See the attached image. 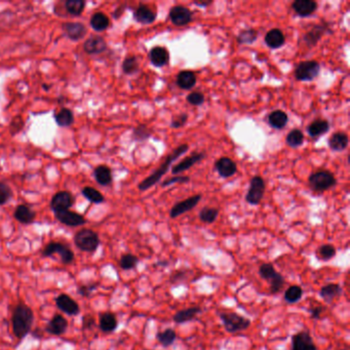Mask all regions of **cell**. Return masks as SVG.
<instances>
[{"label": "cell", "instance_id": "6da1fadb", "mask_svg": "<svg viewBox=\"0 0 350 350\" xmlns=\"http://www.w3.org/2000/svg\"><path fill=\"white\" fill-rule=\"evenodd\" d=\"M34 322L33 310L25 303H19L13 312V332L19 340L24 339L31 331Z\"/></svg>", "mask_w": 350, "mask_h": 350}, {"label": "cell", "instance_id": "7a4b0ae2", "mask_svg": "<svg viewBox=\"0 0 350 350\" xmlns=\"http://www.w3.org/2000/svg\"><path fill=\"white\" fill-rule=\"evenodd\" d=\"M189 146L187 144H182L180 146H178L176 149H174L170 154H168L165 158V160L163 161V163L152 173L148 178H146L145 180L142 181V183L139 184V189L141 191L147 190L150 187H152L153 185H155L163 176V174L167 171V169L169 168L170 164L176 160L179 156H181L182 154H184L187 150H188Z\"/></svg>", "mask_w": 350, "mask_h": 350}, {"label": "cell", "instance_id": "3957f363", "mask_svg": "<svg viewBox=\"0 0 350 350\" xmlns=\"http://www.w3.org/2000/svg\"><path fill=\"white\" fill-rule=\"evenodd\" d=\"M74 243L81 252L94 253L100 246V237L92 229H82L75 234Z\"/></svg>", "mask_w": 350, "mask_h": 350}, {"label": "cell", "instance_id": "277c9868", "mask_svg": "<svg viewBox=\"0 0 350 350\" xmlns=\"http://www.w3.org/2000/svg\"><path fill=\"white\" fill-rule=\"evenodd\" d=\"M259 274L262 278L269 282L271 294H277L283 290L285 286V278L279 272H277L274 269L272 264L270 263L262 264L259 267Z\"/></svg>", "mask_w": 350, "mask_h": 350}, {"label": "cell", "instance_id": "5b68a950", "mask_svg": "<svg viewBox=\"0 0 350 350\" xmlns=\"http://www.w3.org/2000/svg\"><path fill=\"white\" fill-rule=\"evenodd\" d=\"M219 317H220L225 330L230 334L244 331L251 326V321L249 319L234 312H220Z\"/></svg>", "mask_w": 350, "mask_h": 350}, {"label": "cell", "instance_id": "8992f818", "mask_svg": "<svg viewBox=\"0 0 350 350\" xmlns=\"http://www.w3.org/2000/svg\"><path fill=\"white\" fill-rule=\"evenodd\" d=\"M55 255H60L61 262L65 265L71 264L74 261V253L71 251V249L61 242L57 241H52L46 246V248L42 250V257L49 258L53 257Z\"/></svg>", "mask_w": 350, "mask_h": 350}, {"label": "cell", "instance_id": "52a82bcc", "mask_svg": "<svg viewBox=\"0 0 350 350\" xmlns=\"http://www.w3.org/2000/svg\"><path fill=\"white\" fill-rule=\"evenodd\" d=\"M308 183L312 190L323 192L336 185V178L329 170H320L311 174Z\"/></svg>", "mask_w": 350, "mask_h": 350}, {"label": "cell", "instance_id": "ba28073f", "mask_svg": "<svg viewBox=\"0 0 350 350\" xmlns=\"http://www.w3.org/2000/svg\"><path fill=\"white\" fill-rule=\"evenodd\" d=\"M320 70L321 66L317 61H304L297 66L295 76L299 81H311L319 76Z\"/></svg>", "mask_w": 350, "mask_h": 350}, {"label": "cell", "instance_id": "9c48e42d", "mask_svg": "<svg viewBox=\"0 0 350 350\" xmlns=\"http://www.w3.org/2000/svg\"><path fill=\"white\" fill-rule=\"evenodd\" d=\"M265 193V182L263 178L256 176L250 182V188L247 194V201L252 205H257L261 202Z\"/></svg>", "mask_w": 350, "mask_h": 350}, {"label": "cell", "instance_id": "30bf717a", "mask_svg": "<svg viewBox=\"0 0 350 350\" xmlns=\"http://www.w3.org/2000/svg\"><path fill=\"white\" fill-rule=\"evenodd\" d=\"M57 308L70 317L79 314L80 307L78 303L67 294H61L56 298Z\"/></svg>", "mask_w": 350, "mask_h": 350}, {"label": "cell", "instance_id": "8fae6325", "mask_svg": "<svg viewBox=\"0 0 350 350\" xmlns=\"http://www.w3.org/2000/svg\"><path fill=\"white\" fill-rule=\"evenodd\" d=\"M292 350H318L311 335L301 331L292 337Z\"/></svg>", "mask_w": 350, "mask_h": 350}, {"label": "cell", "instance_id": "7c38bea8", "mask_svg": "<svg viewBox=\"0 0 350 350\" xmlns=\"http://www.w3.org/2000/svg\"><path fill=\"white\" fill-rule=\"evenodd\" d=\"M169 19L174 26L183 27L192 21V13L189 9L183 6H177L171 8L169 12Z\"/></svg>", "mask_w": 350, "mask_h": 350}, {"label": "cell", "instance_id": "4fadbf2b", "mask_svg": "<svg viewBox=\"0 0 350 350\" xmlns=\"http://www.w3.org/2000/svg\"><path fill=\"white\" fill-rule=\"evenodd\" d=\"M56 219L64 225H67L69 227H76V226H81L86 223L85 218L75 212H72L70 209L66 211H61L55 213Z\"/></svg>", "mask_w": 350, "mask_h": 350}, {"label": "cell", "instance_id": "5bb4252c", "mask_svg": "<svg viewBox=\"0 0 350 350\" xmlns=\"http://www.w3.org/2000/svg\"><path fill=\"white\" fill-rule=\"evenodd\" d=\"M200 199H201V195L197 194V195L191 196V197H189V198H187L181 202L176 203L171 207V209L169 212L170 218H172V219L177 218V217L185 214L186 212L191 211L192 208H194L197 205V203L200 201Z\"/></svg>", "mask_w": 350, "mask_h": 350}, {"label": "cell", "instance_id": "9a60e30c", "mask_svg": "<svg viewBox=\"0 0 350 350\" xmlns=\"http://www.w3.org/2000/svg\"><path fill=\"white\" fill-rule=\"evenodd\" d=\"M73 202L74 199L71 193L67 191H61L54 195L51 201V208L54 211V213L66 211L73 205Z\"/></svg>", "mask_w": 350, "mask_h": 350}, {"label": "cell", "instance_id": "2e32d148", "mask_svg": "<svg viewBox=\"0 0 350 350\" xmlns=\"http://www.w3.org/2000/svg\"><path fill=\"white\" fill-rule=\"evenodd\" d=\"M68 329V322L62 314H55L46 327L47 333L54 336H62Z\"/></svg>", "mask_w": 350, "mask_h": 350}, {"label": "cell", "instance_id": "e0dca14e", "mask_svg": "<svg viewBox=\"0 0 350 350\" xmlns=\"http://www.w3.org/2000/svg\"><path fill=\"white\" fill-rule=\"evenodd\" d=\"M292 9L298 16L306 18L318 10V4L313 0H296L292 5Z\"/></svg>", "mask_w": 350, "mask_h": 350}, {"label": "cell", "instance_id": "ac0fdd59", "mask_svg": "<svg viewBox=\"0 0 350 350\" xmlns=\"http://www.w3.org/2000/svg\"><path fill=\"white\" fill-rule=\"evenodd\" d=\"M215 167L217 171L219 172V174L223 178L232 177L233 174H235V172L237 171L236 163L228 157H222L220 159H218L216 161Z\"/></svg>", "mask_w": 350, "mask_h": 350}, {"label": "cell", "instance_id": "d6986e66", "mask_svg": "<svg viewBox=\"0 0 350 350\" xmlns=\"http://www.w3.org/2000/svg\"><path fill=\"white\" fill-rule=\"evenodd\" d=\"M107 49L106 41L100 36H93L87 39L84 45L83 50L90 55H98L105 52Z\"/></svg>", "mask_w": 350, "mask_h": 350}, {"label": "cell", "instance_id": "ffe728a7", "mask_svg": "<svg viewBox=\"0 0 350 350\" xmlns=\"http://www.w3.org/2000/svg\"><path fill=\"white\" fill-rule=\"evenodd\" d=\"M156 13L148 6L140 5L134 13L135 20L143 25H149L156 20Z\"/></svg>", "mask_w": 350, "mask_h": 350}, {"label": "cell", "instance_id": "44dd1931", "mask_svg": "<svg viewBox=\"0 0 350 350\" xmlns=\"http://www.w3.org/2000/svg\"><path fill=\"white\" fill-rule=\"evenodd\" d=\"M150 61L155 67H163L169 61V54L165 48L155 47L150 52Z\"/></svg>", "mask_w": 350, "mask_h": 350}, {"label": "cell", "instance_id": "7402d4cb", "mask_svg": "<svg viewBox=\"0 0 350 350\" xmlns=\"http://www.w3.org/2000/svg\"><path fill=\"white\" fill-rule=\"evenodd\" d=\"M328 30V25H316L309 32L304 36V41L308 47H314L320 39L325 35Z\"/></svg>", "mask_w": 350, "mask_h": 350}, {"label": "cell", "instance_id": "603a6c76", "mask_svg": "<svg viewBox=\"0 0 350 350\" xmlns=\"http://www.w3.org/2000/svg\"><path fill=\"white\" fill-rule=\"evenodd\" d=\"M63 30L67 37L74 41L83 38L86 33V28L81 23H66L63 25Z\"/></svg>", "mask_w": 350, "mask_h": 350}, {"label": "cell", "instance_id": "cb8c5ba5", "mask_svg": "<svg viewBox=\"0 0 350 350\" xmlns=\"http://www.w3.org/2000/svg\"><path fill=\"white\" fill-rule=\"evenodd\" d=\"M118 327V322L114 313L104 312L99 318V328L103 333H112Z\"/></svg>", "mask_w": 350, "mask_h": 350}, {"label": "cell", "instance_id": "d4e9b609", "mask_svg": "<svg viewBox=\"0 0 350 350\" xmlns=\"http://www.w3.org/2000/svg\"><path fill=\"white\" fill-rule=\"evenodd\" d=\"M265 42L270 49L276 50V49L282 48L285 45L286 37L282 30L272 29L268 31L267 34L265 35Z\"/></svg>", "mask_w": 350, "mask_h": 350}, {"label": "cell", "instance_id": "484cf974", "mask_svg": "<svg viewBox=\"0 0 350 350\" xmlns=\"http://www.w3.org/2000/svg\"><path fill=\"white\" fill-rule=\"evenodd\" d=\"M343 293L342 287L338 284H328L321 289L320 295L327 303H332L335 299L339 298Z\"/></svg>", "mask_w": 350, "mask_h": 350}, {"label": "cell", "instance_id": "4316f807", "mask_svg": "<svg viewBox=\"0 0 350 350\" xmlns=\"http://www.w3.org/2000/svg\"><path fill=\"white\" fill-rule=\"evenodd\" d=\"M204 157L203 153H193L192 155H190L189 157L183 159L181 162H179L177 165H174L171 168V172L173 174H177L180 173L186 169H189L191 166H193L195 163L199 162L202 158Z\"/></svg>", "mask_w": 350, "mask_h": 350}, {"label": "cell", "instance_id": "83f0119b", "mask_svg": "<svg viewBox=\"0 0 350 350\" xmlns=\"http://www.w3.org/2000/svg\"><path fill=\"white\" fill-rule=\"evenodd\" d=\"M200 312H201V308L198 307V306H195V307H190L187 309H183V310H179L178 312H176V314L173 316V322L176 324H179V325L187 323V322H191Z\"/></svg>", "mask_w": 350, "mask_h": 350}, {"label": "cell", "instance_id": "f1b7e54d", "mask_svg": "<svg viewBox=\"0 0 350 350\" xmlns=\"http://www.w3.org/2000/svg\"><path fill=\"white\" fill-rule=\"evenodd\" d=\"M15 219L22 224H31L35 219V213L26 204L19 205L15 211Z\"/></svg>", "mask_w": 350, "mask_h": 350}, {"label": "cell", "instance_id": "f546056e", "mask_svg": "<svg viewBox=\"0 0 350 350\" xmlns=\"http://www.w3.org/2000/svg\"><path fill=\"white\" fill-rule=\"evenodd\" d=\"M177 84L182 90H191L196 83V75L192 71H181L177 76Z\"/></svg>", "mask_w": 350, "mask_h": 350}, {"label": "cell", "instance_id": "4dcf8cb0", "mask_svg": "<svg viewBox=\"0 0 350 350\" xmlns=\"http://www.w3.org/2000/svg\"><path fill=\"white\" fill-rule=\"evenodd\" d=\"M348 136L345 133L338 132L329 139V146L334 151H342L348 146Z\"/></svg>", "mask_w": 350, "mask_h": 350}, {"label": "cell", "instance_id": "1f68e13d", "mask_svg": "<svg viewBox=\"0 0 350 350\" xmlns=\"http://www.w3.org/2000/svg\"><path fill=\"white\" fill-rule=\"evenodd\" d=\"M329 129H330V124L327 120L318 119V120H314L310 125H308L307 132L311 137L316 138V137L326 134Z\"/></svg>", "mask_w": 350, "mask_h": 350}, {"label": "cell", "instance_id": "d6a6232c", "mask_svg": "<svg viewBox=\"0 0 350 350\" xmlns=\"http://www.w3.org/2000/svg\"><path fill=\"white\" fill-rule=\"evenodd\" d=\"M288 120H289V117H288L287 113L282 111V110H275V111L271 112L268 116L269 124L273 128H276V129L284 128L287 125Z\"/></svg>", "mask_w": 350, "mask_h": 350}, {"label": "cell", "instance_id": "836d02e7", "mask_svg": "<svg viewBox=\"0 0 350 350\" xmlns=\"http://www.w3.org/2000/svg\"><path fill=\"white\" fill-rule=\"evenodd\" d=\"M95 178L97 182L103 186L109 185L112 182L111 169L106 165H99L95 169Z\"/></svg>", "mask_w": 350, "mask_h": 350}, {"label": "cell", "instance_id": "e575fe53", "mask_svg": "<svg viewBox=\"0 0 350 350\" xmlns=\"http://www.w3.org/2000/svg\"><path fill=\"white\" fill-rule=\"evenodd\" d=\"M109 23L108 17L103 13H97L91 19L92 28L98 32L106 30L109 27Z\"/></svg>", "mask_w": 350, "mask_h": 350}, {"label": "cell", "instance_id": "d590c367", "mask_svg": "<svg viewBox=\"0 0 350 350\" xmlns=\"http://www.w3.org/2000/svg\"><path fill=\"white\" fill-rule=\"evenodd\" d=\"M139 263V259L135 255L125 254L122 255L119 260V266L123 270H132L136 268Z\"/></svg>", "mask_w": 350, "mask_h": 350}, {"label": "cell", "instance_id": "8d00e7d4", "mask_svg": "<svg viewBox=\"0 0 350 350\" xmlns=\"http://www.w3.org/2000/svg\"><path fill=\"white\" fill-rule=\"evenodd\" d=\"M176 339H177V334L172 329H166L163 332H160L157 334V340L164 348L169 347Z\"/></svg>", "mask_w": 350, "mask_h": 350}, {"label": "cell", "instance_id": "74e56055", "mask_svg": "<svg viewBox=\"0 0 350 350\" xmlns=\"http://www.w3.org/2000/svg\"><path fill=\"white\" fill-rule=\"evenodd\" d=\"M219 216V209L215 207H203L199 213L200 221L206 224L214 223Z\"/></svg>", "mask_w": 350, "mask_h": 350}, {"label": "cell", "instance_id": "f35d334b", "mask_svg": "<svg viewBox=\"0 0 350 350\" xmlns=\"http://www.w3.org/2000/svg\"><path fill=\"white\" fill-rule=\"evenodd\" d=\"M56 122L60 126H68L71 125L74 121V116L71 110L69 109H62L59 113L55 116Z\"/></svg>", "mask_w": 350, "mask_h": 350}, {"label": "cell", "instance_id": "ab89813d", "mask_svg": "<svg viewBox=\"0 0 350 350\" xmlns=\"http://www.w3.org/2000/svg\"><path fill=\"white\" fill-rule=\"evenodd\" d=\"M303 296V290L299 286H291L285 292V300L288 303H297Z\"/></svg>", "mask_w": 350, "mask_h": 350}, {"label": "cell", "instance_id": "60d3db41", "mask_svg": "<svg viewBox=\"0 0 350 350\" xmlns=\"http://www.w3.org/2000/svg\"><path fill=\"white\" fill-rule=\"evenodd\" d=\"M82 194L93 203H102L104 201L103 194L93 187H84L82 189Z\"/></svg>", "mask_w": 350, "mask_h": 350}, {"label": "cell", "instance_id": "b9f144b4", "mask_svg": "<svg viewBox=\"0 0 350 350\" xmlns=\"http://www.w3.org/2000/svg\"><path fill=\"white\" fill-rule=\"evenodd\" d=\"M304 142V135L300 129H293L287 137V144L292 148L301 146Z\"/></svg>", "mask_w": 350, "mask_h": 350}, {"label": "cell", "instance_id": "7bdbcfd3", "mask_svg": "<svg viewBox=\"0 0 350 350\" xmlns=\"http://www.w3.org/2000/svg\"><path fill=\"white\" fill-rule=\"evenodd\" d=\"M67 12L72 16H79L85 7V3L82 0H68L65 5Z\"/></svg>", "mask_w": 350, "mask_h": 350}, {"label": "cell", "instance_id": "ee69618b", "mask_svg": "<svg viewBox=\"0 0 350 350\" xmlns=\"http://www.w3.org/2000/svg\"><path fill=\"white\" fill-rule=\"evenodd\" d=\"M258 37V33L254 29H247L241 31L237 35V41L240 45H251V43L255 42V40Z\"/></svg>", "mask_w": 350, "mask_h": 350}, {"label": "cell", "instance_id": "f6af8a7d", "mask_svg": "<svg viewBox=\"0 0 350 350\" xmlns=\"http://www.w3.org/2000/svg\"><path fill=\"white\" fill-rule=\"evenodd\" d=\"M122 70L125 74L132 75L139 70V63L136 57H127L122 63Z\"/></svg>", "mask_w": 350, "mask_h": 350}, {"label": "cell", "instance_id": "bcb514c9", "mask_svg": "<svg viewBox=\"0 0 350 350\" xmlns=\"http://www.w3.org/2000/svg\"><path fill=\"white\" fill-rule=\"evenodd\" d=\"M318 256L321 260L329 261L336 256V249L332 244H324L318 250Z\"/></svg>", "mask_w": 350, "mask_h": 350}, {"label": "cell", "instance_id": "7dc6e473", "mask_svg": "<svg viewBox=\"0 0 350 350\" xmlns=\"http://www.w3.org/2000/svg\"><path fill=\"white\" fill-rule=\"evenodd\" d=\"M151 130L144 124H140L138 127L135 128L133 133V138L136 141H145L151 136Z\"/></svg>", "mask_w": 350, "mask_h": 350}, {"label": "cell", "instance_id": "c3c4849f", "mask_svg": "<svg viewBox=\"0 0 350 350\" xmlns=\"http://www.w3.org/2000/svg\"><path fill=\"white\" fill-rule=\"evenodd\" d=\"M13 196L12 189L6 183H0V205L6 204Z\"/></svg>", "mask_w": 350, "mask_h": 350}, {"label": "cell", "instance_id": "681fc988", "mask_svg": "<svg viewBox=\"0 0 350 350\" xmlns=\"http://www.w3.org/2000/svg\"><path fill=\"white\" fill-rule=\"evenodd\" d=\"M98 288V284L94 283V284H89V285H81L80 287H78L77 289V293L82 296V297H90L92 295V293Z\"/></svg>", "mask_w": 350, "mask_h": 350}, {"label": "cell", "instance_id": "f907efd6", "mask_svg": "<svg viewBox=\"0 0 350 350\" xmlns=\"http://www.w3.org/2000/svg\"><path fill=\"white\" fill-rule=\"evenodd\" d=\"M187 101L193 106H200L204 102V96L199 92H193L188 95Z\"/></svg>", "mask_w": 350, "mask_h": 350}, {"label": "cell", "instance_id": "816d5d0a", "mask_svg": "<svg viewBox=\"0 0 350 350\" xmlns=\"http://www.w3.org/2000/svg\"><path fill=\"white\" fill-rule=\"evenodd\" d=\"M188 120V115L183 113V114H180V115H177V116H174L172 119H171V127L173 128H179V127H182L186 124Z\"/></svg>", "mask_w": 350, "mask_h": 350}, {"label": "cell", "instance_id": "f5cc1de1", "mask_svg": "<svg viewBox=\"0 0 350 350\" xmlns=\"http://www.w3.org/2000/svg\"><path fill=\"white\" fill-rule=\"evenodd\" d=\"M96 326L95 318L91 314H86L82 319V329L83 330H92Z\"/></svg>", "mask_w": 350, "mask_h": 350}, {"label": "cell", "instance_id": "db71d44e", "mask_svg": "<svg viewBox=\"0 0 350 350\" xmlns=\"http://www.w3.org/2000/svg\"><path fill=\"white\" fill-rule=\"evenodd\" d=\"M190 179L189 177H186V176H181V177H174V178H171V179H168L166 181H164L161 186L162 187H165V186H168V185H171L173 183H186L188 182Z\"/></svg>", "mask_w": 350, "mask_h": 350}, {"label": "cell", "instance_id": "11a10c76", "mask_svg": "<svg viewBox=\"0 0 350 350\" xmlns=\"http://www.w3.org/2000/svg\"><path fill=\"white\" fill-rule=\"evenodd\" d=\"M185 276H187V271L186 270H181L178 271L176 273H173L170 277V283L174 284V283H180L182 281H184Z\"/></svg>", "mask_w": 350, "mask_h": 350}, {"label": "cell", "instance_id": "9f6ffc18", "mask_svg": "<svg viewBox=\"0 0 350 350\" xmlns=\"http://www.w3.org/2000/svg\"><path fill=\"white\" fill-rule=\"evenodd\" d=\"M324 311H325V308L323 307V306H317V307L310 309L311 319H313V320H319V319L321 318V316L323 314Z\"/></svg>", "mask_w": 350, "mask_h": 350}, {"label": "cell", "instance_id": "6f0895ef", "mask_svg": "<svg viewBox=\"0 0 350 350\" xmlns=\"http://www.w3.org/2000/svg\"><path fill=\"white\" fill-rule=\"evenodd\" d=\"M193 4L198 6V7H203L204 8V7H207V6H209L212 4V0H206V2H203V0H202V2H197V0H195V2H193Z\"/></svg>", "mask_w": 350, "mask_h": 350}, {"label": "cell", "instance_id": "680465c9", "mask_svg": "<svg viewBox=\"0 0 350 350\" xmlns=\"http://www.w3.org/2000/svg\"><path fill=\"white\" fill-rule=\"evenodd\" d=\"M342 350H343V349H342Z\"/></svg>", "mask_w": 350, "mask_h": 350}]
</instances>
